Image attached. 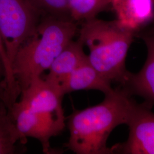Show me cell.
Masks as SVG:
<instances>
[{"mask_svg": "<svg viewBox=\"0 0 154 154\" xmlns=\"http://www.w3.org/2000/svg\"><path fill=\"white\" fill-rule=\"evenodd\" d=\"M139 33H143L149 35H151L154 36V20L150 25H149L147 27L144 28L142 30L139 32L138 34Z\"/></svg>", "mask_w": 154, "mask_h": 154, "instance_id": "e0dca14e", "label": "cell"}, {"mask_svg": "<svg viewBox=\"0 0 154 154\" xmlns=\"http://www.w3.org/2000/svg\"><path fill=\"white\" fill-rule=\"evenodd\" d=\"M111 83L91 65L88 58L67 78L61 88V93L65 95L75 91L96 90L105 95L113 91Z\"/></svg>", "mask_w": 154, "mask_h": 154, "instance_id": "30bf717a", "label": "cell"}, {"mask_svg": "<svg viewBox=\"0 0 154 154\" xmlns=\"http://www.w3.org/2000/svg\"><path fill=\"white\" fill-rule=\"evenodd\" d=\"M88 58L82 43L78 39H72L55 58L44 79L62 94L61 88L67 78Z\"/></svg>", "mask_w": 154, "mask_h": 154, "instance_id": "9c48e42d", "label": "cell"}, {"mask_svg": "<svg viewBox=\"0 0 154 154\" xmlns=\"http://www.w3.org/2000/svg\"><path fill=\"white\" fill-rule=\"evenodd\" d=\"M39 16L27 0H0V34L11 65L21 45L38 24Z\"/></svg>", "mask_w": 154, "mask_h": 154, "instance_id": "5b68a950", "label": "cell"}, {"mask_svg": "<svg viewBox=\"0 0 154 154\" xmlns=\"http://www.w3.org/2000/svg\"><path fill=\"white\" fill-rule=\"evenodd\" d=\"M116 20L135 35L154 20V0H111Z\"/></svg>", "mask_w": 154, "mask_h": 154, "instance_id": "52a82bcc", "label": "cell"}, {"mask_svg": "<svg viewBox=\"0 0 154 154\" xmlns=\"http://www.w3.org/2000/svg\"><path fill=\"white\" fill-rule=\"evenodd\" d=\"M6 88V71L5 68L2 58L0 56V93L2 94L5 98Z\"/></svg>", "mask_w": 154, "mask_h": 154, "instance_id": "9a60e30c", "label": "cell"}, {"mask_svg": "<svg viewBox=\"0 0 154 154\" xmlns=\"http://www.w3.org/2000/svg\"><path fill=\"white\" fill-rule=\"evenodd\" d=\"M20 99L8 109L23 143L34 138L45 154H54L50 140L62 132L66 118L62 107L63 95L54 86L40 77L21 91Z\"/></svg>", "mask_w": 154, "mask_h": 154, "instance_id": "7a4b0ae2", "label": "cell"}, {"mask_svg": "<svg viewBox=\"0 0 154 154\" xmlns=\"http://www.w3.org/2000/svg\"><path fill=\"white\" fill-rule=\"evenodd\" d=\"M111 0H67L70 18L75 22L95 18L101 11L111 8Z\"/></svg>", "mask_w": 154, "mask_h": 154, "instance_id": "8fae6325", "label": "cell"}, {"mask_svg": "<svg viewBox=\"0 0 154 154\" xmlns=\"http://www.w3.org/2000/svg\"><path fill=\"white\" fill-rule=\"evenodd\" d=\"M8 108L6 103L4 95L0 93V119L7 115Z\"/></svg>", "mask_w": 154, "mask_h": 154, "instance_id": "2e32d148", "label": "cell"}, {"mask_svg": "<svg viewBox=\"0 0 154 154\" xmlns=\"http://www.w3.org/2000/svg\"><path fill=\"white\" fill-rule=\"evenodd\" d=\"M0 56L4 64L6 71V98L12 104L16 102L21 94V91L13 75L11 65L6 54L5 48L0 34Z\"/></svg>", "mask_w": 154, "mask_h": 154, "instance_id": "5bb4252c", "label": "cell"}, {"mask_svg": "<svg viewBox=\"0 0 154 154\" xmlns=\"http://www.w3.org/2000/svg\"><path fill=\"white\" fill-rule=\"evenodd\" d=\"M39 14L62 19L72 20L67 0H27Z\"/></svg>", "mask_w": 154, "mask_h": 154, "instance_id": "4fadbf2b", "label": "cell"}, {"mask_svg": "<svg viewBox=\"0 0 154 154\" xmlns=\"http://www.w3.org/2000/svg\"><path fill=\"white\" fill-rule=\"evenodd\" d=\"M78 32L76 22L45 16L33 34L18 50L11 63L21 93L42 74L73 39Z\"/></svg>", "mask_w": 154, "mask_h": 154, "instance_id": "3957f363", "label": "cell"}, {"mask_svg": "<svg viewBox=\"0 0 154 154\" xmlns=\"http://www.w3.org/2000/svg\"><path fill=\"white\" fill-rule=\"evenodd\" d=\"M152 105L139 104L129 127L126 142L111 147L112 154H154V114Z\"/></svg>", "mask_w": 154, "mask_h": 154, "instance_id": "8992f818", "label": "cell"}, {"mask_svg": "<svg viewBox=\"0 0 154 154\" xmlns=\"http://www.w3.org/2000/svg\"><path fill=\"white\" fill-rule=\"evenodd\" d=\"M105 95L98 105L74 109L67 118V149L77 154H112L111 147L107 146L110 134L118 126L130 124L139 103L121 86Z\"/></svg>", "mask_w": 154, "mask_h": 154, "instance_id": "6da1fadb", "label": "cell"}, {"mask_svg": "<svg viewBox=\"0 0 154 154\" xmlns=\"http://www.w3.org/2000/svg\"><path fill=\"white\" fill-rule=\"evenodd\" d=\"M17 142L25 144L8 112L0 119V154L17 153Z\"/></svg>", "mask_w": 154, "mask_h": 154, "instance_id": "7c38bea8", "label": "cell"}, {"mask_svg": "<svg viewBox=\"0 0 154 154\" xmlns=\"http://www.w3.org/2000/svg\"><path fill=\"white\" fill-rule=\"evenodd\" d=\"M78 32V39L89 50L91 65L110 82L122 85L130 72L126 60L135 34L116 20L107 21L96 17L83 22Z\"/></svg>", "mask_w": 154, "mask_h": 154, "instance_id": "277c9868", "label": "cell"}, {"mask_svg": "<svg viewBox=\"0 0 154 154\" xmlns=\"http://www.w3.org/2000/svg\"><path fill=\"white\" fill-rule=\"evenodd\" d=\"M147 50V57L142 69L137 73L129 72L125 83L119 86L131 95H138L154 105V36L139 33Z\"/></svg>", "mask_w": 154, "mask_h": 154, "instance_id": "ba28073f", "label": "cell"}]
</instances>
